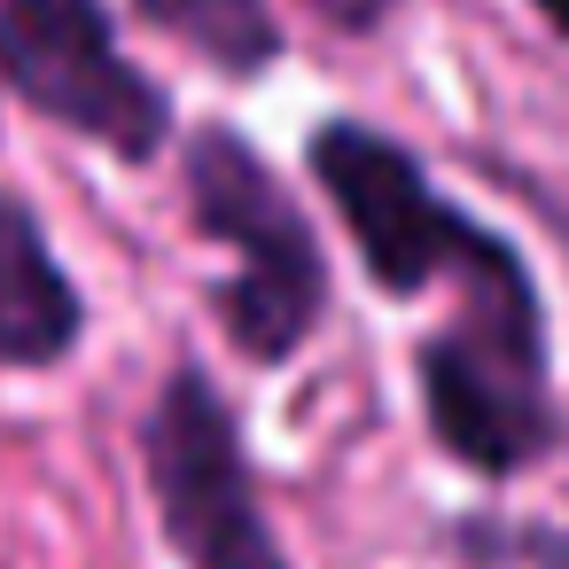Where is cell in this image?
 I'll return each mask as SVG.
<instances>
[{
  "label": "cell",
  "instance_id": "cell-4",
  "mask_svg": "<svg viewBox=\"0 0 569 569\" xmlns=\"http://www.w3.org/2000/svg\"><path fill=\"white\" fill-rule=\"evenodd\" d=\"M312 172L336 196V211H343V227H351V242H359V258L382 289L413 297V289H429V273L445 258H460L468 219H452L437 203V188L421 180V164L398 141H382L367 126H320L312 133Z\"/></svg>",
  "mask_w": 569,
  "mask_h": 569
},
{
  "label": "cell",
  "instance_id": "cell-1",
  "mask_svg": "<svg viewBox=\"0 0 569 569\" xmlns=\"http://www.w3.org/2000/svg\"><path fill=\"white\" fill-rule=\"evenodd\" d=\"M188 196H196V227L242 258V273L219 297L227 336L250 359H289L328 305V273H320V242H312L305 211L227 126L188 141Z\"/></svg>",
  "mask_w": 569,
  "mask_h": 569
},
{
  "label": "cell",
  "instance_id": "cell-8",
  "mask_svg": "<svg viewBox=\"0 0 569 569\" xmlns=\"http://www.w3.org/2000/svg\"><path fill=\"white\" fill-rule=\"evenodd\" d=\"M328 9H336L343 24H375V9H382V0H328Z\"/></svg>",
  "mask_w": 569,
  "mask_h": 569
},
{
  "label": "cell",
  "instance_id": "cell-9",
  "mask_svg": "<svg viewBox=\"0 0 569 569\" xmlns=\"http://www.w3.org/2000/svg\"><path fill=\"white\" fill-rule=\"evenodd\" d=\"M538 17H546L553 32H569V0H538Z\"/></svg>",
  "mask_w": 569,
  "mask_h": 569
},
{
  "label": "cell",
  "instance_id": "cell-3",
  "mask_svg": "<svg viewBox=\"0 0 569 569\" xmlns=\"http://www.w3.org/2000/svg\"><path fill=\"white\" fill-rule=\"evenodd\" d=\"M141 445H149V491H157L164 538L188 569H289L258 515L234 413L219 406V390L196 367H180L164 382Z\"/></svg>",
  "mask_w": 569,
  "mask_h": 569
},
{
  "label": "cell",
  "instance_id": "cell-5",
  "mask_svg": "<svg viewBox=\"0 0 569 569\" xmlns=\"http://www.w3.org/2000/svg\"><path fill=\"white\" fill-rule=\"evenodd\" d=\"M546 359L515 351V343H491L476 328L452 320V336H437L421 351V390H429V429L445 437L452 460L483 468V476H507L522 468L546 437H553V413H546Z\"/></svg>",
  "mask_w": 569,
  "mask_h": 569
},
{
  "label": "cell",
  "instance_id": "cell-7",
  "mask_svg": "<svg viewBox=\"0 0 569 569\" xmlns=\"http://www.w3.org/2000/svg\"><path fill=\"white\" fill-rule=\"evenodd\" d=\"M133 9L157 32H172L180 48H196L203 63L234 71V79L266 71L281 56V24L266 17V0H133Z\"/></svg>",
  "mask_w": 569,
  "mask_h": 569
},
{
  "label": "cell",
  "instance_id": "cell-6",
  "mask_svg": "<svg viewBox=\"0 0 569 569\" xmlns=\"http://www.w3.org/2000/svg\"><path fill=\"white\" fill-rule=\"evenodd\" d=\"M87 328L71 273L56 266L40 219L0 196V367H56Z\"/></svg>",
  "mask_w": 569,
  "mask_h": 569
},
{
  "label": "cell",
  "instance_id": "cell-2",
  "mask_svg": "<svg viewBox=\"0 0 569 569\" xmlns=\"http://www.w3.org/2000/svg\"><path fill=\"white\" fill-rule=\"evenodd\" d=\"M0 79L56 126L133 164L172 133V102L126 63L102 0H0Z\"/></svg>",
  "mask_w": 569,
  "mask_h": 569
}]
</instances>
